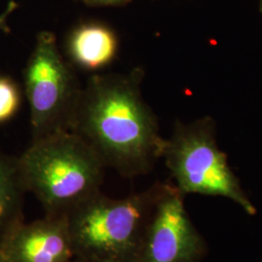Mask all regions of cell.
Listing matches in <instances>:
<instances>
[{
	"instance_id": "9a60e30c",
	"label": "cell",
	"mask_w": 262,
	"mask_h": 262,
	"mask_svg": "<svg viewBox=\"0 0 262 262\" xmlns=\"http://www.w3.org/2000/svg\"><path fill=\"white\" fill-rule=\"evenodd\" d=\"M261 12H262V0H261Z\"/></svg>"
},
{
	"instance_id": "277c9868",
	"label": "cell",
	"mask_w": 262,
	"mask_h": 262,
	"mask_svg": "<svg viewBox=\"0 0 262 262\" xmlns=\"http://www.w3.org/2000/svg\"><path fill=\"white\" fill-rule=\"evenodd\" d=\"M162 159L184 195L225 197L248 215H256V208L230 168L226 155L217 147L215 123L211 118L177 122L165 140Z\"/></svg>"
},
{
	"instance_id": "3957f363",
	"label": "cell",
	"mask_w": 262,
	"mask_h": 262,
	"mask_svg": "<svg viewBox=\"0 0 262 262\" xmlns=\"http://www.w3.org/2000/svg\"><path fill=\"white\" fill-rule=\"evenodd\" d=\"M161 182L124 198L99 191L66 215L76 256L135 262Z\"/></svg>"
},
{
	"instance_id": "ba28073f",
	"label": "cell",
	"mask_w": 262,
	"mask_h": 262,
	"mask_svg": "<svg viewBox=\"0 0 262 262\" xmlns=\"http://www.w3.org/2000/svg\"><path fill=\"white\" fill-rule=\"evenodd\" d=\"M120 49L118 34L108 25L89 20L72 28L64 42V56L75 68L88 72L111 66Z\"/></svg>"
},
{
	"instance_id": "4fadbf2b",
	"label": "cell",
	"mask_w": 262,
	"mask_h": 262,
	"mask_svg": "<svg viewBox=\"0 0 262 262\" xmlns=\"http://www.w3.org/2000/svg\"><path fill=\"white\" fill-rule=\"evenodd\" d=\"M74 262H113V261H105V260H96V259H84V258H79L77 257Z\"/></svg>"
},
{
	"instance_id": "7c38bea8",
	"label": "cell",
	"mask_w": 262,
	"mask_h": 262,
	"mask_svg": "<svg viewBox=\"0 0 262 262\" xmlns=\"http://www.w3.org/2000/svg\"><path fill=\"white\" fill-rule=\"evenodd\" d=\"M91 7H107V6H122L129 3L131 0H79Z\"/></svg>"
},
{
	"instance_id": "8fae6325",
	"label": "cell",
	"mask_w": 262,
	"mask_h": 262,
	"mask_svg": "<svg viewBox=\"0 0 262 262\" xmlns=\"http://www.w3.org/2000/svg\"><path fill=\"white\" fill-rule=\"evenodd\" d=\"M18 7L19 4L15 0H10L6 9L0 14V31H3L5 33L11 32V29L8 26V18L18 9Z\"/></svg>"
},
{
	"instance_id": "8992f818",
	"label": "cell",
	"mask_w": 262,
	"mask_h": 262,
	"mask_svg": "<svg viewBox=\"0 0 262 262\" xmlns=\"http://www.w3.org/2000/svg\"><path fill=\"white\" fill-rule=\"evenodd\" d=\"M185 196L174 184L162 183L135 262H202L204 237L193 225Z\"/></svg>"
},
{
	"instance_id": "7a4b0ae2",
	"label": "cell",
	"mask_w": 262,
	"mask_h": 262,
	"mask_svg": "<svg viewBox=\"0 0 262 262\" xmlns=\"http://www.w3.org/2000/svg\"><path fill=\"white\" fill-rule=\"evenodd\" d=\"M18 162L26 191L37 198L45 215H66L101 191L105 166L72 131L32 139Z\"/></svg>"
},
{
	"instance_id": "5b68a950",
	"label": "cell",
	"mask_w": 262,
	"mask_h": 262,
	"mask_svg": "<svg viewBox=\"0 0 262 262\" xmlns=\"http://www.w3.org/2000/svg\"><path fill=\"white\" fill-rule=\"evenodd\" d=\"M32 139L71 131L83 86L52 31H41L23 72Z\"/></svg>"
},
{
	"instance_id": "9c48e42d",
	"label": "cell",
	"mask_w": 262,
	"mask_h": 262,
	"mask_svg": "<svg viewBox=\"0 0 262 262\" xmlns=\"http://www.w3.org/2000/svg\"><path fill=\"white\" fill-rule=\"evenodd\" d=\"M19 173L18 157L0 150V247L24 220L26 193Z\"/></svg>"
},
{
	"instance_id": "52a82bcc",
	"label": "cell",
	"mask_w": 262,
	"mask_h": 262,
	"mask_svg": "<svg viewBox=\"0 0 262 262\" xmlns=\"http://www.w3.org/2000/svg\"><path fill=\"white\" fill-rule=\"evenodd\" d=\"M10 262H74L66 215H45L17 226L0 247Z\"/></svg>"
},
{
	"instance_id": "5bb4252c",
	"label": "cell",
	"mask_w": 262,
	"mask_h": 262,
	"mask_svg": "<svg viewBox=\"0 0 262 262\" xmlns=\"http://www.w3.org/2000/svg\"><path fill=\"white\" fill-rule=\"evenodd\" d=\"M0 262H10L2 253H0Z\"/></svg>"
},
{
	"instance_id": "30bf717a",
	"label": "cell",
	"mask_w": 262,
	"mask_h": 262,
	"mask_svg": "<svg viewBox=\"0 0 262 262\" xmlns=\"http://www.w3.org/2000/svg\"><path fill=\"white\" fill-rule=\"evenodd\" d=\"M23 103V90L10 76L0 74V125L11 121Z\"/></svg>"
},
{
	"instance_id": "6da1fadb",
	"label": "cell",
	"mask_w": 262,
	"mask_h": 262,
	"mask_svg": "<svg viewBox=\"0 0 262 262\" xmlns=\"http://www.w3.org/2000/svg\"><path fill=\"white\" fill-rule=\"evenodd\" d=\"M144 70L94 74L83 88L71 131L103 163L124 178L149 174L162 159L165 140L141 84Z\"/></svg>"
}]
</instances>
